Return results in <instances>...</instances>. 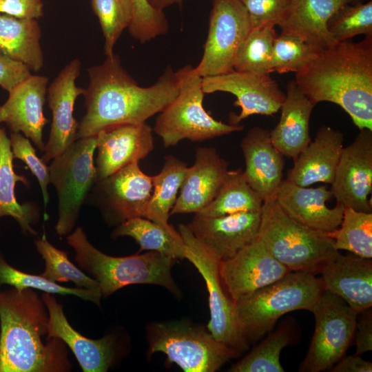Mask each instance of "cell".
Instances as JSON below:
<instances>
[{
	"label": "cell",
	"instance_id": "cell-4",
	"mask_svg": "<svg viewBox=\"0 0 372 372\" xmlns=\"http://www.w3.org/2000/svg\"><path fill=\"white\" fill-rule=\"evenodd\" d=\"M79 266L99 284L101 297L133 284H150L167 289L176 297L180 291L172 274L176 259L158 251L124 257L108 256L93 246L81 227L67 236Z\"/></svg>",
	"mask_w": 372,
	"mask_h": 372
},
{
	"label": "cell",
	"instance_id": "cell-13",
	"mask_svg": "<svg viewBox=\"0 0 372 372\" xmlns=\"http://www.w3.org/2000/svg\"><path fill=\"white\" fill-rule=\"evenodd\" d=\"M211 1L204 52L195 68L202 78L233 70L237 50L252 28L249 13L239 0Z\"/></svg>",
	"mask_w": 372,
	"mask_h": 372
},
{
	"label": "cell",
	"instance_id": "cell-19",
	"mask_svg": "<svg viewBox=\"0 0 372 372\" xmlns=\"http://www.w3.org/2000/svg\"><path fill=\"white\" fill-rule=\"evenodd\" d=\"M152 128L145 122L107 127L96 134L97 180L145 158L154 147Z\"/></svg>",
	"mask_w": 372,
	"mask_h": 372
},
{
	"label": "cell",
	"instance_id": "cell-35",
	"mask_svg": "<svg viewBox=\"0 0 372 372\" xmlns=\"http://www.w3.org/2000/svg\"><path fill=\"white\" fill-rule=\"evenodd\" d=\"M275 25L253 27L238 47L233 68L238 72L270 74L273 42L277 37Z\"/></svg>",
	"mask_w": 372,
	"mask_h": 372
},
{
	"label": "cell",
	"instance_id": "cell-25",
	"mask_svg": "<svg viewBox=\"0 0 372 372\" xmlns=\"http://www.w3.org/2000/svg\"><path fill=\"white\" fill-rule=\"evenodd\" d=\"M245 169V178L251 188L264 200L273 197L282 183L285 161L283 155L273 146L270 131L253 127L240 143Z\"/></svg>",
	"mask_w": 372,
	"mask_h": 372
},
{
	"label": "cell",
	"instance_id": "cell-26",
	"mask_svg": "<svg viewBox=\"0 0 372 372\" xmlns=\"http://www.w3.org/2000/svg\"><path fill=\"white\" fill-rule=\"evenodd\" d=\"M343 141L340 131L322 126L314 140L293 161L287 180L302 187L316 183L331 184L344 147Z\"/></svg>",
	"mask_w": 372,
	"mask_h": 372
},
{
	"label": "cell",
	"instance_id": "cell-39",
	"mask_svg": "<svg viewBox=\"0 0 372 372\" xmlns=\"http://www.w3.org/2000/svg\"><path fill=\"white\" fill-rule=\"evenodd\" d=\"M8 285L18 291L27 288L37 289L49 293L74 295L85 300H90L100 304L101 293L83 288H68L51 282L41 275L24 273L9 265L0 253V287Z\"/></svg>",
	"mask_w": 372,
	"mask_h": 372
},
{
	"label": "cell",
	"instance_id": "cell-41",
	"mask_svg": "<svg viewBox=\"0 0 372 372\" xmlns=\"http://www.w3.org/2000/svg\"><path fill=\"white\" fill-rule=\"evenodd\" d=\"M327 29L336 41L372 35V1L342 6L329 19Z\"/></svg>",
	"mask_w": 372,
	"mask_h": 372
},
{
	"label": "cell",
	"instance_id": "cell-37",
	"mask_svg": "<svg viewBox=\"0 0 372 372\" xmlns=\"http://www.w3.org/2000/svg\"><path fill=\"white\" fill-rule=\"evenodd\" d=\"M34 245L45 260V267L41 274L43 278L53 282H72L79 288L101 292L99 282L72 263L68 253L52 245L45 234L34 240Z\"/></svg>",
	"mask_w": 372,
	"mask_h": 372
},
{
	"label": "cell",
	"instance_id": "cell-7",
	"mask_svg": "<svg viewBox=\"0 0 372 372\" xmlns=\"http://www.w3.org/2000/svg\"><path fill=\"white\" fill-rule=\"evenodd\" d=\"M176 76L178 94L159 112L154 127L165 147L176 145L183 139L198 142L243 130L242 125L218 121L205 111L202 77L195 68L187 65Z\"/></svg>",
	"mask_w": 372,
	"mask_h": 372
},
{
	"label": "cell",
	"instance_id": "cell-30",
	"mask_svg": "<svg viewBox=\"0 0 372 372\" xmlns=\"http://www.w3.org/2000/svg\"><path fill=\"white\" fill-rule=\"evenodd\" d=\"M41 35L37 20L0 13V52L33 72L39 71L43 66Z\"/></svg>",
	"mask_w": 372,
	"mask_h": 372
},
{
	"label": "cell",
	"instance_id": "cell-49",
	"mask_svg": "<svg viewBox=\"0 0 372 372\" xmlns=\"http://www.w3.org/2000/svg\"><path fill=\"white\" fill-rule=\"evenodd\" d=\"M147 1L154 9L163 11L165 8L175 3L180 6L183 0H147Z\"/></svg>",
	"mask_w": 372,
	"mask_h": 372
},
{
	"label": "cell",
	"instance_id": "cell-46",
	"mask_svg": "<svg viewBox=\"0 0 372 372\" xmlns=\"http://www.w3.org/2000/svg\"><path fill=\"white\" fill-rule=\"evenodd\" d=\"M30 74L26 65L0 52V86L3 89L10 92Z\"/></svg>",
	"mask_w": 372,
	"mask_h": 372
},
{
	"label": "cell",
	"instance_id": "cell-5",
	"mask_svg": "<svg viewBox=\"0 0 372 372\" xmlns=\"http://www.w3.org/2000/svg\"><path fill=\"white\" fill-rule=\"evenodd\" d=\"M258 237L290 271L314 274L338 253L329 232L295 221L282 211L273 197L263 200Z\"/></svg>",
	"mask_w": 372,
	"mask_h": 372
},
{
	"label": "cell",
	"instance_id": "cell-8",
	"mask_svg": "<svg viewBox=\"0 0 372 372\" xmlns=\"http://www.w3.org/2000/svg\"><path fill=\"white\" fill-rule=\"evenodd\" d=\"M147 340L149 354L165 353L185 372H214L240 355L208 329L184 321L148 324Z\"/></svg>",
	"mask_w": 372,
	"mask_h": 372
},
{
	"label": "cell",
	"instance_id": "cell-22",
	"mask_svg": "<svg viewBox=\"0 0 372 372\" xmlns=\"http://www.w3.org/2000/svg\"><path fill=\"white\" fill-rule=\"evenodd\" d=\"M333 197L326 185L308 187L297 185L287 179L282 180L273 198L291 218L307 227L333 231L342 220L344 207L337 203L329 208L326 203Z\"/></svg>",
	"mask_w": 372,
	"mask_h": 372
},
{
	"label": "cell",
	"instance_id": "cell-42",
	"mask_svg": "<svg viewBox=\"0 0 372 372\" xmlns=\"http://www.w3.org/2000/svg\"><path fill=\"white\" fill-rule=\"evenodd\" d=\"M133 19L128 27L130 35L143 43L169 30L163 11L154 9L147 0H132Z\"/></svg>",
	"mask_w": 372,
	"mask_h": 372
},
{
	"label": "cell",
	"instance_id": "cell-28",
	"mask_svg": "<svg viewBox=\"0 0 372 372\" xmlns=\"http://www.w3.org/2000/svg\"><path fill=\"white\" fill-rule=\"evenodd\" d=\"M354 0H291L277 25L282 32L297 34L319 50L336 41L327 29L331 17Z\"/></svg>",
	"mask_w": 372,
	"mask_h": 372
},
{
	"label": "cell",
	"instance_id": "cell-6",
	"mask_svg": "<svg viewBox=\"0 0 372 372\" xmlns=\"http://www.w3.org/2000/svg\"><path fill=\"white\" fill-rule=\"evenodd\" d=\"M324 289L313 273L291 271L249 297L235 302L237 321L249 342L270 332L284 314L298 309L310 311Z\"/></svg>",
	"mask_w": 372,
	"mask_h": 372
},
{
	"label": "cell",
	"instance_id": "cell-11",
	"mask_svg": "<svg viewBox=\"0 0 372 372\" xmlns=\"http://www.w3.org/2000/svg\"><path fill=\"white\" fill-rule=\"evenodd\" d=\"M178 227L185 244V258L200 273L208 291L210 320L207 328L217 340L240 354L247 349L249 342L239 327L235 302L222 282L219 273L220 260L204 247L187 225L180 224Z\"/></svg>",
	"mask_w": 372,
	"mask_h": 372
},
{
	"label": "cell",
	"instance_id": "cell-27",
	"mask_svg": "<svg viewBox=\"0 0 372 372\" xmlns=\"http://www.w3.org/2000/svg\"><path fill=\"white\" fill-rule=\"evenodd\" d=\"M285 99L280 107L277 125L270 131L273 146L293 161L311 141L309 121L315 105L300 90L295 80L287 86Z\"/></svg>",
	"mask_w": 372,
	"mask_h": 372
},
{
	"label": "cell",
	"instance_id": "cell-33",
	"mask_svg": "<svg viewBox=\"0 0 372 372\" xmlns=\"http://www.w3.org/2000/svg\"><path fill=\"white\" fill-rule=\"evenodd\" d=\"M262 203L263 200L247 183L243 170H229L216 197L197 214L220 216L239 212L259 211L262 209Z\"/></svg>",
	"mask_w": 372,
	"mask_h": 372
},
{
	"label": "cell",
	"instance_id": "cell-20",
	"mask_svg": "<svg viewBox=\"0 0 372 372\" xmlns=\"http://www.w3.org/2000/svg\"><path fill=\"white\" fill-rule=\"evenodd\" d=\"M48 83V77L30 74L8 92V99L0 105V124L23 134L42 152L43 130L48 122L43 114Z\"/></svg>",
	"mask_w": 372,
	"mask_h": 372
},
{
	"label": "cell",
	"instance_id": "cell-23",
	"mask_svg": "<svg viewBox=\"0 0 372 372\" xmlns=\"http://www.w3.org/2000/svg\"><path fill=\"white\" fill-rule=\"evenodd\" d=\"M319 272L324 289L340 297L358 313L371 307V259L338 252Z\"/></svg>",
	"mask_w": 372,
	"mask_h": 372
},
{
	"label": "cell",
	"instance_id": "cell-14",
	"mask_svg": "<svg viewBox=\"0 0 372 372\" xmlns=\"http://www.w3.org/2000/svg\"><path fill=\"white\" fill-rule=\"evenodd\" d=\"M205 94L225 92L236 97L234 102L241 111L231 112L229 124L238 125L254 114L271 116L278 112L285 99L276 81L270 74L238 72L234 70L220 75L202 78Z\"/></svg>",
	"mask_w": 372,
	"mask_h": 372
},
{
	"label": "cell",
	"instance_id": "cell-32",
	"mask_svg": "<svg viewBox=\"0 0 372 372\" xmlns=\"http://www.w3.org/2000/svg\"><path fill=\"white\" fill-rule=\"evenodd\" d=\"M187 163L172 155L165 157L161 172L152 176L153 190L145 218L169 227L168 219L187 169Z\"/></svg>",
	"mask_w": 372,
	"mask_h": 372
},
{
	"label": "cell",
	"instance_id": "cell-34",
	"mask_svg": "<svg viewBox=\"0 0 372 372\" xmlns=\"http://www.w3.org/2000/svg\"><path fill=\"white\" fill-rule=\"evenodd\" d=\"M292 324H280L242 359L233 364L230 372H283L280 362L281 351L293 341Z\"/></svg>",
	"mask_w": 372,
	"mask_h": 372
},
{
	"label": "cell",
	"instance_id": "cell-47",
	"mask_svg": "<svg viewBox=\"0 0 372 372\" xmlns=\"http://www.w3.org/2000/svg\"><path fill=\"white\" fill-rule=\"evenodd\" d=\"M359 320L355 325V353L354 355H361L372 350V314L371 308L361 313Z\"/></svg>",
	"mask_w": 372,
	"mask_h": 372
},
{
	"label": "cell",
	"instance_id": "cell-31",
	"mask_svg": "<svg viewBox=\"0 0 372 372\" xmlns=\"http://www.w3.org/2000/svg\"><path fill=\"white\" fill-rule=\"evenodd\" d=\"M111 236L134 238L141 251H155L176 260L185 259L183 240L172 225L164 227L146 218L135 217L116 226Z\"/></svg>",
	"mask_w": 372,
	"mask_h": 372
},
{
	"label": "cell",
	"instance_id": "cell-2",
	"mask_svg": "<svg viewBox=\"0 0 372 372\" xmlns=\"http://www.w3.org/2000/svg\"><path fill=\"white\" fill-rule=\"evenodd\" d=\"M295 81L315 105L337 104L360 130H372V35L320 50Z\"/></svg>",
	"mask_w": 372,
	"mask_h": 372
},
{
	"label": "cell",
	"instance_id": "cell-10",
	"mask_svg": "<svg viewBox=\"0 0 372 372\" xmlns=\"http://www.w3.org/2000/svg\"><path fill=\"white\" fill-rule=\"evenodd\" d=\"M310 311L314 316L315 329L299 371L320 372L331 368L345 355L355 332L358 313L324 289Z\"/></svg>",
	"mask_w": 372,
	"mask_h": 372
},
{
	"label": "cell",
	"instance_id": "cell-1",
	"mask_svg": "<svg viewBox=\"0 0 372 372\" xmlns=\"http://www.w3.org/2000/svg\"><path fill=\"white\" fill-rule=\"evenodd\" d=\"M87 72L90 81L83 94L86 112L79 123L76 140L96 135L107 127L145 122L178 92L176 72L169 65L149 87L140 86L114 54Z\"/></svg>",
	"mask_w": 372,
	"mask_h": 372
},
{
	"label": "cell",
	"instance_id": "cell-17",
	"mask_svg": "<svg viewBox=\"0 0 372 372\" xmlns=\"http://www.w3.org/2000/svg\"><path fill=\"white\" fill-rule=\"evenodd\" d=\"M81 63L74 59L61 70L47 90L52 123L41 157L45 163L61 154L76 140L79 123L73 116L76 99L85 90L76 85Z\"/></svg>",
	"mask_w": 372,
	"mask_h": 372
},
{
	"label": "cell",
	"instance_id": "cell-24",
	"mask_svg": "<svg viewBox=\"0 0 372 372\" xmlns=\"http://www.w3.org/2000/svg\"><path fill=\"white\" fill-rule=\"evenodd\" d=\"M41 299L48 312L46 339L57 338L67 344L74 354L83 371L105 372L114 358V341L111 335L92 340L82 335L68 322L62 305L54 296L44 292Z\"/></svg>",
	"mask_w": 372,
	"mask_h": 372
},
{
	"label": "cell",
	"instance_id": "cell-48",
	"mask_svg": "<svg viewBox=\"0 0 372 372\" xmlns=\"http://www.w3.org/2000/svg\"><path fill=\"white\" fill-rule=\"evenodd\" d=\"M338 364L331 368V372H371L372 363L363 360L361 355L342 357Z\"/></svg>",
	"mask_w": 372,
	"mask_h": 372
},
{
	"label": "cell",
	"instance_id": "cell-43",
	"mask_svg": "<svg viewBox=\"0 0 372 372\" xmlns=\"http://www.w3.org/2000/svg\"><path fill=\"white\" fill-rule=\"evenodd\" d=\"M10 140L14 159L23 161L37 179L41 190L44 207L46 208L49 202L48 190L50 183L49 167L38 157L30 139L23 134L20 132H11Z\"/></svg>",
	"mask_w": 372,
	"mask_h": 372
},
{
	"label": "cell",
	"instance_id": "cell-18",
	"mask_svg": "<svg viewBox=\"0 0 372 372\" xmlns=\"http://www.w3.org/2000/svg\"><path fill=\"white\" fill-rule=\"evenodd\" d=\"M261 211L220 216L195 214L187 225L194 236L218 260L232 258L258 236Z\"/></svg>",
	"mask_w": 372,
	"mask_h": 372
},
{
	"label": "cell",
	"instance_id": "cell-9",
	"mask_svg": "<svg viewBox=\"0 0 372 372\" xmlns=\"http://www.w3.org/2000/svg\"><path fill=\"white\" fill-rule=\"evenodd\" d=\"M96 134L76 140L52 160L49 167L50 183L57 194L58 217L55 225L60 236L74 229L83 205L97 181L94 155Z\"/></svg>",
	"mask_w": 372,
	"mask_h": 372
},
{
	"label": "cell",
	"instance_id": "cell-50",
	"mask_svg": "<svg viewBox=\"0 0 372 372\" xmlns=\"http://www.w3.org/2000/svg\"><path fill=\"white\" fill-rule=\"evenodd\" d=\"M354 1H355V0H354Z\"/></svg>",
	"mask_w": 372,
	"mask_h": 372
},
{
	"label": "cell",
	"instance_id": "cell-15",
	"mask_svg": "<svg viewBox=\"0 0 372 372\" xmlns=\"http://www.w3.org/2000/svg\"><path fill=\"white\" fill-rule=\"evenodd\" d=\"M289 272L258 237L232 258L221 260L219 264L222 282L234 302L278 281Z\"/></svg>",
	"mask_w": 372,
	"mask_h": 372
},
{
	"label": "cell",
	"instance_id": "cell-29",
	"mask_svg": "<svg viewBox=\"0 0 372 372\" xmlns=\"http://www.w3.org/2000/svg\"><path fill=\"white\" fill-rule=\"evenodd\" d=\"M10 140L5 128L0 127V218L10 216L19 224L24 234L37 235L32 225L40 218L39 206L33 202L20 204L15 196V185L21 182L26 187L28 179L17 174L14 168Z\"/></svg>",
	"mask_w": 372,
	"mask_h": 372
},
{
	"label": "cell",
	"instance_id": "cell-21",
	"mask_svg": "<svg viewBox=\"0 0 372 372\" xmlns=\"http://www.w3.org/2000/svg\"><path fill=\"white\" fill-rule=\"evenodd\" d=\"M229 172L228 163L216 149L197 148L194 163L187 167L170 215L202 211L216 197Z\"/></svg>",
	"mask_w": 372,
	"mask_h": 372
},
{
	"label": "cell",
	"instance_id": "cell-3",
	"mask_svg": "<svg viewBox=\"0 0 372 372\" xmlns=\"http://www.w3.org/2000/svg\"><path fill=\"white\" fill-rule=\"evenodd\" d=\"M48 315L31 288L0 290V372L69 371L65 343L48 334Z\"/></svg>",
	"mask_w": 372,
	"mask_h": 372
},
{
	"label": "cell",
	"instance_id": "cell-45",
	"mask_svg": "<svg viewBox=\"0 0 372 372\" xmlns=\"http://www.w3.org/2000/svg\"><path fill=\"white\" fill-rule=\"evenodd\" d=\"M0 13L37 20L43 15V0H0Z\"/></svg>",
	"mask_w": 372,
	"mask_h": 372
},
{
	"label": "cell",
	"instance_id": "cell-38",
	"mask_svg": "<svg viewBox=\"0 0 372 372\" xmlns=\"http://www.w3.org/2000/svg\"><path fill=\"white\" fill-rule=\"evenodd\" d=\"M319 50L298 35L282 32L273 42L269 72H298L315 58Z\"/></svg>",
	"mask_w": 372,
	"mask_h": 372
},
{
	"label": "cell",
	"instance_id": "cell-44",
	"mask_svg": "<svg viewBox=\"0 0 372 372\" xmlns=\"http://www.w3.org/2000/svg\"><path fill=\"white\" fill-rule=\"evenodd\" d=\"M247 9L252 28L271 23L277 25L291 0H239Z\"/></svg>",
	"mask_w": 372,
	"mask_h": 372
},
{
	"label": "cell",
	"instance_id": "cell-40",
	"mask_svg": "<svg viewBox=\"0 0 372 372\" xmlns=\"http://www.w3.org/2000/svg\"><path fill=\"white\" fill-rule=\"evenodd\" d=\"M91 6L105 38L104 54L111 56L118 39L132 21V0H91Z\"/></svg>",
	"mask_w": 372,
	"mask_h": 372
},
{
	"label": "cell",
	"instance_id": "cell-16",
	"mask_svg": "<svg viewBox=\"0 0 372 372\" xmlns=\"http://www.w3.org/2000/svg\"><path fill=\"white\" fill-rule=\"evenodd\" d=\"M372 130L362 129L343 147L331 191L344 208L371 213Z\"/></svg>",
	"mask_w": 372,
	"mask_h": 372
},
{
	"label": "cell",
	"instance_id": "cell-36",
	"mask_svg": "<svg viewBox=\"0 0 372 372\" xmlns=\"http://www.w3.org/2000/svg\"><path fill=\"white\" fill-rule=\"evenodd\" d=\"M338 251L347 250L358 256L372 258V213L344 208L340 227L329 232Z\"/></svg>",
	"mask_w": 372,
	"mask_h": 372
},
{
	"label": "cell",
	"instance_id": "cell-12",
	"mask_svg": "<svg viewBox=\"0 0 372 372\" xmlns=\"http://www.w3.org/2000/svg\"><path fill=\"white\" fill-rule=\"evenodd\" d=\"M152 190V176L135 162L97 180L85 203L96 207L107 225L116 227L132 218H145Z\"/></svg>",
	"mask_w": 372,
	"mask_h": 372
}]
</instances>
